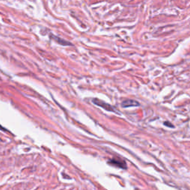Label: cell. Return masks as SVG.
Instances as JSON below:
<instances>
[{"label":"cell","instance_id":"1","mask_svg":"<svg viewBox=\"0 0 190 190\" xmlns=\"http://www.w3.org/2000/svg\"><path fill=\"white\" fill-rule=\"evenodd\" d=\"M92 102L95 103V105H98V106H99V107L104 108V109L106 110V111H112V112H116V111H117L116 109H115L113 106H111V105H109V104H108V103H106V102H103V101H102V100H100V99H96V98L93 99H92Z\"/></svg>","mask_w":190,"mask_h":190},{"label":"cell","instance_id":"4","mask_svg":"<svg viewBox=\"0 0 190 190\" xmlns=\"http://www.w3.org/2000/svg\"><path fill=\"white\" fill-rule=\"evenodd\" d=\"M164 125L166 126H169V127H171V128H173V127H174L173 125H172V123H169V122H165V123H164Z\"/></svg>","mask_w":190,"mask_h":190},{"label":"cell","instance_id":"2","mask_svg":"<svg viewBox=\"0 0 190 190\" xmlns=\"http://www.w3.org/2000/svg\"><path fill=\"white\" fill-rule=\"evenodd\" d=\"M140 103L133 99H126L122 102V106L123 108H128L132 106H139Z\"/></svg>","mask_w":190,"mask_h":190},{"label":"cell","instance_id":"3","mask_svg":"<svg viewBox=\"0 0 190 190\" xmlns=\"http://www.w3.org/2000/svg\"><path fill=\"white\" fill-rule=\"evenodd\" d=\"M111 163L113 165H115V166H117L118 167H121V168H124L126 169V163L123 160H117V159H112L109 161V163Z\"/></svg>","mask_w":190,"mask_h":190}]
</instances>
